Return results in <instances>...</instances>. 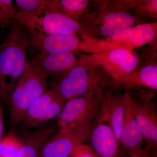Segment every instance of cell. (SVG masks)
Masks as SVG:
<instances>
[{"instance_id":"1","label":"cell","mask_w":157,"mask_h":157,"mask_svg":"<svg viewBox=\"0 0 157 157\" xmlns=\"http://www.w3.org/2000/svg\"><path fill=\"white\" fill-rule=\"evenodd\" d=\"M0 45V100L9 104V97L22 76L26 64L29 34L15 20Z\"/></svg>"},{"instance_id":"2","label":"cell","mask_w":157,"mask_h":157,"mask_svg":"<svg viewBox=\"0 0 157 157\" xmlns=\"http://www.w3.org/2000/svg\"><path fill=\"white\" fill-rule=\"evenodd\" d=\"M48 77L33 61L27 62L24 73L9 97L12 124L22 122L30 105L48 89Z\"/></svg>"},{"instance_id":"3","label":"cell","mask_w":157,"mask_h":157,"mask_svg":"<svg viewBox=\"0 0 157 157\" xmlns=\"http://www.w3.org/2000/svg\"><path fill=\"white\" fill-rule=\"evenodd\" d=\"M15 20L32 34L79 35L88 36L84 25L72 18L56 12L36 14L34 11H21Z\"/></svg>"},{"instance_id":"4","label":"cell","mask_w":157,"mask_h":157,"mask_svg":"<svg viewBox=\"0 0 157 157\" xmlns=\"http://www.w3.org/2000/svg\"><path fill=\"white\" fill-rule=\"evenodd\" d=\"M80 65L86 68L100 66L107 75L120 81L137 71L139 58L137 55L130 51L116 49L97 52L89 56H79Z\"/></svg>"},{"instance_id":"5","label":"cell","mask_w":157,"mask_h":157,"mask_svg":"<svg viewBox=\"0 0 157 157\" xmlns=\"http://www.w3.org/2000/svg\"><path fill=\"white\" fill-rule=\"evenodd\" d=\"M104 81L99 76L88 73L87 69L79 65L67 73L58 81L53 82L48 86L65 101L90 94L103 95L102 86Z\"/></svg>"},{"instance_id":"6","label":"cell","mask_w":157,"mask_h":157,"mask_svg":"<svg viewBox=\"0 0 157 157\" xmlns=\"http://www.w3.org/2000/svg\"><path fill=\"white\" fill-rule=\"evenodd\" d=\"M103 97L87 94L67 101L56 117L59 131L91 122L100 112Z\"/></svg>"},{"instance_id":"7","label":"cell","mask_w":157,"mask_h":157,"mask_svg":"<svg viewBox=\"0 0 157 157\" xmlns=\"http://www.w3.org/2000/svg\"><path fill=\"white\" fill-rule=\"evenodd\" d=\"M91 122L59 131L42 145L39 157H69L72 151L89 138Z\"/></svg>"},{"instance_id":"8","label":"cell","mask_w":157,"mask_h":157,"mask_svg":"<svg viewBox=\"0 0 157 157\" xmlns=\"http://www.w3.org/2000/svg\"><path fill=\"white\" fill-rule=\"evenodd\" d=\"M67 102L53 90L47 89L30 105L23 126L26 128H41L56 117Z\"/></svg>"},{"instance_id":"9","label":"cell","mask_w":157,"mask_h":157,"mask_svg":"<svg viewBox=\"0 0 157 157\" xmlns=\"http://www.w3.org/2000/svg\"><path fill=\"white\" fill-rule=\"evenodd\" d=\"M92 127L89 138L93 149L98 157H122L120 146L110 124L106 118L98 114Z\"/></svg>"},{"instance_id":"10","label":"cell","mask_w":157,"mask_h":157,"mask_svg":"<svg viewBox=\"0 0 157 157\" xmlns=\"http://www.w3.org/2000/svg\"><path fill=\"white\" fill-rule=\"evenodd\" d=\"M82 41L77 35H29V47L40 53L78 52Z\"/></svg>"},{"instance_id":"11","label":"cell","mask_w":157,"mask_h":157,"mask_svg":"<svg viewBox=\"0 0 157 157\" xmlns=\"http://www.w3.org/2000/svg\"><path fill=\"white\" fill-rule=\"evenodd\" d=\"M124 98V117L120 138V149L123 155H132L140 152L144 140L137 121L132 112V96Z\"/></svg>"},{"instance_id":"12","label":"cell","mask_w":157,"mask_h":157,"mask_svg":"<svg viewBox=\"0 0 157 157\" xmlns=\"http://www.w3.org/2000/svg\"><path fill=\"white\" fill-rule=\"evenodd\" d=\"M132 112L138 124L148 150H156L157 114L156 107L148 101L138 102L132 99Z\"/></svg>"},{"instance_id":"13","label":"cell","mask_w":157,"mask_h":157,"mask_svg":"<svg viewBox=\"0 0 157 157\" xmlns=\"http://www.w3.org/2000/svg\"><path fill=\"white\" fill-rule=\"evenodd\" d=\"M48 76L64 74L80 65L76 52H36L32 60Z\"/></svg>"},{"instance_id":"14","label":"cell","mask_w":157,"mask_h":157,"mask_svg":"<svg viewBox=\"0 0 157 157\" xmlns=\"http://www.w3.org/2000/svg\"><path fill=\"white\" fill-rule=\"evenodd\" d=\"M99 115L106 118L110 124L120 146V138L124 117V98L123 96L104 94Z\"/></svg>"},{"instance_id":"15","label":"cell","mask_w":157,"mask_h":157,"mask_svg":"<svg viewBox=\"0 0 157 157\" xmlns=\"http://www.w3.org/2000/svg\"><path fill=\"white\" fill-rule=\"evenodd\" d=\"M56 131L54 126L47 125L35 131L24 132L19 137L21 147L17 157H39L42 145Z\"/></svg>"},{"instance_id":"16","label":"cell","mask_w":157,"mask_h":157,"mask_svg":"<svg viewBox=\"0 0 157 157\" xmlns=\"http://www.w3.org/2000/svg\"><path fill=\"white\" fill-rule=\"evenodd\" d=\"M116 86L131 88L143 87L157 90V65H147L126 78L114 81Z\"/></svg>"},{"instance_id":"17","label":"cell","mask_w":157,"mask_h":157,"mask_svg":"<svg viewBox=\"0 0 157 157\" xmlns=\"http://www.w3.org/2000/svg\"><path fill=\"white\" fill-rule=\"evenodd\" d=\"M88 3L87 0H47L41 14L56 12L78 22Z\"/></svg>"},{"instance_id":"18","label":"cell","mask_w":157,"mask_h":157,"mask_svg":"<svg viewBox=\"0 0 157 157\" xmlns=\"http://www.w3.org/2000/svg\"><path fill=\"white\" fill-rule=\"evenodd\" d=\"M157 22L142 24L133 27V33L129 40L133 49L151 42L157 36Z\"/></svg>"},{"instance_id":"19","label":"cell","mask_w":157,"mask_h":157,"mask_svg":"<svg viewBox=\"0 0 157 157\" xmlns=\"http://www.w3.org/2000/svg\"><path fill=\"white\" fill-rule=\"evenodd\" d=\"M102 24L119 27H132L136 22L135 17L123 11H110L102 14L99 18Z\"/></svg>"},{"instance_id":"20","label":"cell","mask_w":157,"mask_h":157,"mask_svg":"<svg viewBox=\"0 0 157 157\" xmlns=\"http://www.w3.org/2000/svg\"><path fill=\"white\" fill-rule=\"evenodd\" d=\"M21 147L19 137L11 132L0 141V157H17Z\"/></svg>"},{"instance_id":"21","label":"cell","mask_w":157,"mask_h":157,"mask_svg":"<svg viewBox=\"0 0 157 157\" xmlns=\"http://www.w3.org/2000/svg\"><path fill=\"white\" fill-rule=\"evenodd\" d=\"M100 31L109 39L117 40H130L133 33V27H119L102 24Z\"/></svg>"},{"instance_id":"22","label":"cell","mask_w":157,"mask_h":157,"mask_svg":"<svg viewBox=\"0 0 157 157\" xmlns=\"http://www.w3.org/2000/svg\"><path fill=\"white\" fill-rule=\"evenodd\" d=\"M47 0H16V5L21 11H34L36 14H42Z\"/></svg>"},{"instance_id":"23","label":"cell","mask_w":157,"mask_h":157,"mask_svg":"<svg viewBox=\"0 0 157 157\" xmlns=\"http://www.w3.org/2000/svg\"><path fill=\"white\" fill-rule=\"evenodd\" d=\"M133 7H135L136 11L140 14L157 18V0L135 1Z\"/></svg>"},{"instance_id":"24","label":"cell","mask_w":157,"mask_h":157,"mask_svg":"<svg viewBox=\"0 0 157 157\" xmlns=\"http://www.w3.org/2000/svg\"><path fill=\"white\" fill-rule=\"evenodd\" d=\"M0 15L6 19L15 20L17 13L11 0H0Z\"/></svg>"},{"instance_id":"25","label":"cell","mask_w":157,"mask_h":157,"mask_svg":"<svg viewBox=\"0 0 157 157\" xmlns=\"http://www.w3.org/2000/svg\"><path fill=\"white\" fill-rule=\"evenodd\" d=\"M69 157H98L92 147L84 143L76 147Z\"/></svg>"},{"instance_id":"26","label":"cell","mask_w":157,"mask_h":157,"mask_svg":"<svg viewBox=\"0 0 157 157\" xmlns=\"http://www.w3.org/2000/svg\"><path fill=\"white\" fill-rule=\"evenodd\" d=\"M152 151L145 148L138 153L132 155H124L122 157H156V154L152 155Z\"/></svg>"},{"instance_id":"27","label":"cell","mask_w":157,"mask_h":157,"mask_svg":"<svg viewBox=\"0 0 157 157\" xmlns=\"http://www.w3.org/2000/svg\"><path fill=\"white\" fill-rule=\"evenodd\" d=\"M4 130V113L2 103L0 100V141L3 138Z\"/></svg>"},{"instance_id":"28","label":"cell","mask_w":157,"mask_h":157,"mask_svg":"<svg viewBox=\"0 0 157 157\" xmlns=\"http://www.w3.org/2000/svg\"><path fill=\"white\" fill-rule=\"evenodd\" d=\"M12 20L6 19L4 18L2 16L0 15V25H11Z\"/></svg>"}]
</instances>
